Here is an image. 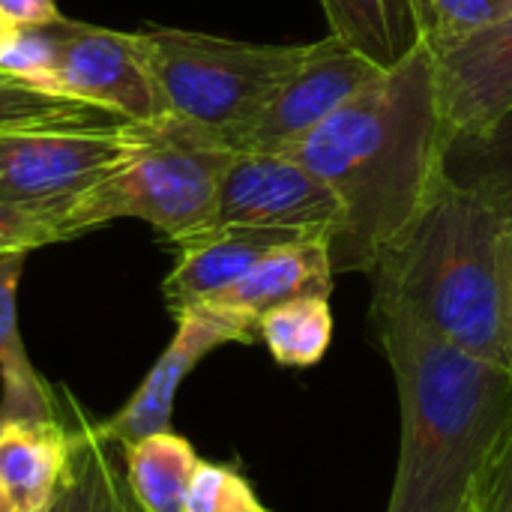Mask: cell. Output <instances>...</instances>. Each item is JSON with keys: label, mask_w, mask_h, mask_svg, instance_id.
I'll return each instance as SVG.
<instances>
[{"label": "cell", "mask_w": 512, "mask_h": 512, "mask_svg": "<svg viewBox=\"0 0 512 512\" xmlns=\"http://www.w3.org/2000/svg\"><path fill=\"white\" fill-rule=\"evenodd\" d=\"M512 15V0H432V30L426 39L432 45L468 36L489 24H498Z\"/></svg>", "instance_id": "603a6c76"}, {"label": "cell", "mask_w": 512, "mask_h": 512, "mask_svg": "<svg viewBox=\"0 0 512 512\" xmlns=\"http://www.w3.org/2000/svg\"><path fill=\"white\" fill-rule=\"evenodd\" d=\"M0 512H21L18 510V504L12 501V495L6 492V486L0 483Z\"/></svg>", "instance_id": "f1b7e54d"}, {"label": "cell", "mask_w": 512, "mask_h": 512, "mask_svg": "<svg viewBox=\"0 0 512 512\" xmlns=\"http://www.w3.org/2000/svg\"><path fill=\"white\" fill-rule=\"evenodd\" d=\"M30 252L0 255V417L6 423H42L60 417V402L33 369L18 330V282Z\"/></svg>", "instance_id": "9a60e30c"}, {"label": "cell", "mask_w": 512, "mask_h": 512, "mask_svg": "<svg viewBox=\"0 0 512 512\" xmlns=\"http://www.w3.org/2000/svg\"><path fill=\"white\" fill-rule=\"evenodd\" d=\"M144 123L45 126L0 135V201L63 219L147 141Z\"/></svg>", "instance_id": "8992f818"}, {"label": "cell", "mask_w": 512, "mask_h": 512, "mask_svg": "<svg viewBox=\"0 0 512 512\" xmlns=\"http://www.w3.org/2000/svg\"><path fill=\"white\" fill-rule=\"evenodd\" d=\"M384 66L336 36L309 42L303 63L282 81L258 120L246 129L237 153H288L369 87Z\"/></svg>", "instance_id": "ba28073f"}, {"label": "cell", "mask_w": 512, "mask_h": 512, "mask_svg": "<svg viewBox=\"0 0 512 512\" xmlns=\"http://www.w3.org/2000/svg\"><path fill=\"white\" fill-rule=\"evenodd\" d=\"M333 276L336 270L327 240L306 237L267 252L243 279H237L231 288L210 297L207 303L258 324L264 312L282 303L300 297H330Z\"/></svg>", "instance_id": "4fadbf2b"}, {"label": "cell", "mask_w": 512, "mask_h": 512, "mask_svg": "<svg viewBox=\"0 0 512 512\" xmlns=\"http://www.w3.org/2000/svg\"><path fill=\"white\" fill-rule=\"evenodd\" d=\"M231 156L234 150L186 120L150 123L138 153L69 207L60 228L72 240L114 219H141L171 243L195 237L216 225Z\"/></svg>", "instance_id": "277c9868"}, {"label": "cell", "mask_w": 512, "mask_h": 512, "mask_svg": "<svg viewBox=\"0 0 512 512\" xmlns=\"http://www.w3.org/2000/svg\"><path fill=\"white\" fill-rule=\"evenodd\" d=\"M441 174L450 186L512 225V108L492 126L453 135Z\"/></svg>", "instance_id": "2e32d148"}, {"label": "cell", "mask_w": 512, "mask_h": 512, "mask_svg": "<svg viewBox=\"0 0 512 512\" xmlns=\"http://www.w3.org/2000/svg\"><path fill=\"white\" fill-rule=\"evenodd\" d=\"M402 405L390 512H459L512 420V369L462 351L402 309L372 306Z\"/></svg>", "instance_id": "7a4b0ae2"}, {"label": "cell", "mask_w": 512, "mask_h": 512, "mask_svg": "<svg viewBox=\"0 0 512 512\" xmlns=\"http://www.w3.org/2000/svg\"><path fill=\"white\" fill-rule=\"evenodd\" d=\"M75 447V426L57 420L6 423L0 429V483L21 512L51 507Z\"/></svg>", "instance_id": "5bb4252c"}, {"label": "cell", "mask_w": 512, "mask_h": 512, "mask_svg": "<svg viewBox=\"0 0 512 512\" xmlns=\"http://www.w3.org/2000/svg\"><path fill=\"white\" fill-rule=\"evenodd\" d=\"M411 3L417 9V21L423 27V36H426L432 30V24H435V18H432V0H411Z\"/></svg>", "instance_id": "83f0119b"}, {"label": "cell", "mask_w": 512, "mask_h": 512, "mask_svg": "<svg viewBox=\"0 0 512 512\" xmlns=\"http://www.w3.org/2000/svg\"><path fill=\"white\" fill-rule=\"evenodd\" d=\"M102 123H123V120L99 108H90L84 102L45 93L24 81L0 78V135L21 132V129H45V126H102Z\"/></svg>", "instance_id": "44dd1931"}, {"label": "cell", "mask_w": 512, "mask_h": 512, "mask_svg": "<svg viewBox=\"0 0 512 512\" xmlns=\"http://www.w3.org/2000/svg\"><path fill=\"white\" fill-rule=\"evenodd\" d=\"M459 512H471V507H468V501H465V507H462V510Z\"/></svg>", "instance_id": "4dcf8cb0"}, {"label": "cell", "mask_w": 512, "mask_h": 512, "mask_svg": "<svg viewBox=\"0 0 512 512\" xmlns=\"http://www.w3.org/2000/svg\"><path fill=\"white\" fill-rule=\"evenodd\" d=\"M507 222L447 180L372 267V306H393L468 354L510 366L501 291Z\"/></svg>", "instance_id": "3957f363"}, {"label": "cell", "mask_w": 512, "mask_h": 512, "mask_svg": "<svg viewBox=\"0 0 512 512\" xmlns=\"http://www.w3.org/2000/svg\"><path fill=\"white\" fill-rule=\"evenodd\" d=\"M0 18L12 27H45L57 24L63 15L57 0H0Z\"/></svg>", "instance_id": "484cf974"}, {"label": "cell", "mask_w": 512, "mask_h": 512, "mask_svg": "<svg viewBox=\"0 0 512 512\" xmlns=\"http://www.w3.org/2000/svg\"><path fill=\"white\" fill-rule=\"evenodd\" d=\"M444 150L447 126L426 36L288 150L342 204V219L327 240L336 273H372L444 183Z\"/></svg>", "instance_id": "6da1fadb"}, {"label": "cell", "mask_w": 512, "mask_h": 512, "mask_svg": "<svg viewBox=\"0 0 512 512\" xmlns=\"http://www.w3.org/2000/svg\"><path fill=\"white\" fill-rule=\"evenodd\" d=\"M3 426H6V420H3V417H0V429H3Z\"/></svg>", "instance_id": "1f68e13d"}, {"label": "cell", "mask_w": 512, "mask_h": 512, "mask_svg": "<svg viewBox=\"0 0 512 512\" xmlns=\"http://www.w3.org/2000/svg\"><path fill=\"white\" fill-rule=\"evenodd\" d=\"M111 447L114 444L96 438L90 423L78 417L69 471L45 512H141L129 495L126 474L114 465Z\"/></svg>", "instance_id": "d6986e66"}, {"label": "cell", "mask_w": 512, "mask_h": 512, "mask_svg": "<svg viewBox=\"0 0 512 512\" xmlns=\"http://www.w3.org/2000/svg\"><path fill=\"white\" fill-rule=\"evenodd\" d=\"M429 42V39H426ZM447 141L492 126L512 108V15L468 36L432 45Z\"/></svg>", "instance_id": "8fae6325"}, {"label": "cell", "mask_w": 512, "mask_h": 512, "mask_svg": "<svg viewBox=\"0 0 512 512\" xmlns=\"http://www.w3.org/2000/svg\"><path fill=\"white\" fill-rule=\"evenodd\" d=\"M501 291H504V330H507L512 366V225H507L501 234Z\"/></svg>", "instance_id": "4316f807"}, {"label": "cell", "mask_w": 512, "mask_h": 512, "mask_svg": "<svg viewBox=\"0 0 512 512\" xmlns=\"http://www.w3.org/2000/svg\"><path fill=\"white\" fill-rule=\"evenodd\" d=\"M12 30H15V27H12V24H6V21L0 18V48H3V42L12 36Z\"/></svg>", "instance_id": "f546056e"}, {"label": "cell", "mask_w": 512, "mask_h": 512, "mask_svg": "<svg viewBox=\"0 0 512 512\" xmlns=\"http://www.w3.org/2000/svg\"><path fill=\"white\" fill-rule=\"evenodd\" d=\"M468 507L471 512H512V420L480 468Z\"/></svg>", "instance_id": "cb8c5ba5"}, {"label": "cell", "mask_w": 512, "mask_h": 512, "mask_svg": "<svg viewBox=\"0 0 512 512\" xmlns=\"http://www.w3.org/2000/svg\"><path fill=\"white\" fill-rule=\"evenodd\" d=\"M126 486L141 512H186L192 477L201 465L195 447L177 432H156L123 447Z\"/></svg>", "instance_id": "ac0fdd59"}, {"label": "cell", "mask_w": 512, "mask_h": 512, "mask_svg": "<svg viewBox=\"0 0 512 512\" xmlns=\"http://www.w3.org/2000/svg\"><path fill=\"white\" fill-rule=\"evenodd\" d=\"M339 219L342 204L333 189L291 153L231 156L219 189L216 225L282 228L330 240Z\"/></svg>", "instance_id": "9c48e42d"}, {"label": "cell", "mask_w": 512, "mask_h": 512, "mask_svg": "<svg viewBox=\"0 0 512 512\" xmlns=\"http://www.w3.org/2000/svg\"><path fill=\"white\" fill-rule=\"evenodd\" d=\"M66 234L48 213L0 201V255L3 252H33L39 246L63 243Z\"/></svg>", "instance_id": "d4e9b609"}, {"label": "cell", "mask_w": 512, "mask_h": 512, "mask_svg": "<svg viewBox=\"0 0 512 512\" xmlns=\"http://www.w3.org/2000/svg\"><path fill=\"white\" fill-rule=\"evenodd\" d=\"M330 36L390 69L423 39L411 0H321Z\"/></svg>", "instance_id": "e0dca14e"}, {"label": "cell", "mask_w": 512, "mask_h": 512, "mask_svg": "<svg viewBox=\"0 0 512 512\" xmlns=\"http://www.w3.org/2000/svg\"><path fill=\"white\" fill-rule=\"evenodd\" d=\"M135 36L168 117L210 132L234 153L309 51V42L261 45L180 27H150Z\"/></svg>", "instance_id": "5b68a950"}, {"label": "cell", "mask_w": 512, "mask_h": 512, "mask_svg": "<svg viewBox=\"0 0 512 512\" xmlns=\"http://www.w3.org/2000/svg\"><path fill=\"white\" fill-rule=\"evenodd\" d=\"M258 339L285 369H309L333 342L330 297H300L258 318Z\"/></svg>", "instance_id": "ffe728a7"}, {"label": "cell", "mask_w": 512, "mask_h": 512, "mask_svg": "<svg viewBox=\"0 0 512 512\" xmlns=\"http://www.w3.org/2000/svg\"><path fill=\"white\" fill-rule=\"evenodd\" d=\"M186 512H270L261 498L255 495L252 483L228 468V465H216V462H201L192 486H189V498H186Z\"/></svg>", "instance_id": "7402d4cb"}, {"label": "cell", "mask_w": 512, "mask_h": 512, "mask_svg": "<svg viewBox=\"0 0 512 512\" xmlns=\"http://www.w3.org/2000/svg\"><path fill=\"white\" fill-rule=\"evenodd\" d=\"M309 234L255 225H216L177 246V264L162 282V297L168 312L177 318L189 306L207 303L210 297L243 279L267 252L276 246L306 240ZM324 240V237H321Z\"/></svg>", "instance_id": "7c38bea8"}, {"label": "cell", "mask_w": 512, "mask_h": 512, "mask_svg": "<svg viewBox=\"0 0 512 512\" xmlns=\"http://www.w3.org/2000/svg\"><path fill=\"white\" fill-rule=\"evenodd\" d=\"M177 333L171 345L159 354L141 387L132 393V399L105 423H90V432L102 438L105 444H132L138 438L168 432L171 429V411H174V396L180 384L189 378V372L216 348L240 342L252 345L258 342V324L225 312L210 303L189 306L177 318Z\"/></svg>", "instance_id": "30bf717a"}, {"label": "cell", "mask_w": 512, "mask_h": 512, "mask_svg": "<svg viewBox=\"0 0 512 512\" xmlns=\"http://www.w3.org/2000/svg\"><path fill=\"white\" fill-rule=\"evenodd\" d=\"M54 30L57 51L48 93L84 102L129 123L150 126L168 117L135 33L69 18L57 21Z\"/></svg>", "instance_id": "52a82bcc"}]
</instances>
